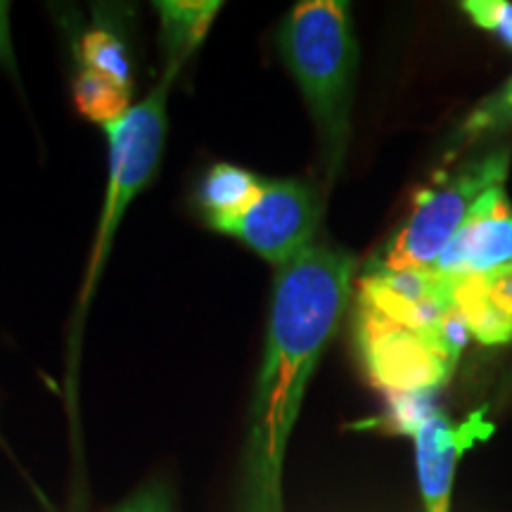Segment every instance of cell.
Listing matches in <instances>:
<instances>
[{
	"label": "cell",
	"instance_id": "cell-1",
	"mask_svg": "<svg viewBox=\"0 0 512 512\" xmlns=\"http://www.w3.org/2000/svg\"><path fill=\"white\" fill-rule=\"evenodd\" d=\"M275 43L309 107L325 171L332 181L349 147L358 67L349 5L342 0H306L294 5L280 22Z\"/></svg>",
	"mask_w": 512,
	"mask_h": 512
},
{
	"label": "cell",
	"instance_id": "cell-2",
	"mask_svg": "<svg viewBox=\"0 0 512 512\" xmlns=\"http://www.w3.org/2000/svg\"><path fill=\"white\" fill-rule=\"evenodd\" d=\"M178 72H181V67L164 64L162 79L145 95V100L133 105L119 121L102 128L107 136V190L105 200H102L91 254H88L86 273H83L79 304H76L72 325V356L79 354L83 320H86V313L91 309L93 292L100 283L102 268L107 266V259H110L121 219L126 216L131 202L138 197V192L147 188V183L155 178L159 169L166 140V100H169V91L174 86Z\"/></svg>",
	"mask_w": 512,
	"mask_h": 512
},
{
	"label": "cell",
	"instance_id": "cell-3",
	"mask_svg": "<svg viewBox=\"0 0 512 512\" xmlns=\"http://www.w3.org/2000/svg\"><path fill=\"white\" fill-rule=\"evenodd\" d=\"M510 145H489L477 150L448 174L437 176L430 188L418 192L411 214L392 240L368 261V273L425 271L432 268L475 214L489 190L505 185L510 171Z\"/></svg>",
	"mask_w": 512,
	"mask_h": 512
},
{
	"label": "cell",
	"instance_id": "cell-4",
	"mask_svg": "<svg viewBox=\"0 0 512 512\" xmlns=\"http://www.w3.org/2000/svg\"><path fill=\"white\" fill-rule=\"evenodd\" d=\"M470 332L453 316L432 330L406 328L356 306V344L375 387L392 394H432L451 380Z\"/></svg>",
	"mask_w": 512,
	"mask_h": 512
},
{
	"label": "cell",
	"instance_id": "cell-5",
	"mask_svg": "<svg viewBox=\"0 0 512 512\" xmlns=\"http://www.w3.org/2000/svg\"><path fill=\"white\" fill-rule=\"evenodd\" d=\"M389 427L413 439L425 512L451 510L453 479L460 458L494 432V425L484 420V411L467 415L463 422H453L434 406L430 394H392Z\"/></svg>",
	"mask_w": 512,
	"mask_h": 512
},
{
	"label": "cell",
	"instance_id": "cell-6",
	"mask_svg": "<svg viewBox=\"0 0 512 512\" xmlns=\"http://www.w3.org/2000/svg\"><path fill=\"white\" fill-rule=\"evenodd\" d=\"M320 223V197L304 181H264L259 195L223 235L240 240L268 264L280 268L311 247Z\"/></svg>",
	"mask_w": 512,
	"mask_h": 512
},
{
	"label": "cell",
	"instance_id": "cell-7",
	"mask_svg": "<svg viewBox=\"0 0 512 512\" xmlns=\"http://www.w3.org/2000/svg\"><path fill=\"white\" fill-rule=\"evenodd\" d=\"M432 268L451 280L512 271V204L505 185L486 192L472 219L460 228Z\"/></svg>",
	"mask_w": 512,
	"mask_h": 512
},
{
	"label": "cell",
	"instance_id": "cell-8",
	"mask_svg": "<svg viewBox=\"0 0 512 512\" xmlns=\"http://www.w3.org/2000/svg\"><path fill=\"white\" fill-rule=\"evenodd\" d=\"M453 309L479 344L512 342V271L453 280Z\"/></svg>",
	"mask_w": 512,
	"mask_h": 512
},
{
	"label": "cell",
	"instance_id": "cell-9",
	"mask_svg": "<svg viewBox=\"0 0 512 512\" xmlns=\"http://www.w3.org/2000/svg\"><path fill=\"white\" fill-rule=\"evenodd\" d=\"M261 178L249 174L240 166L221 162L214 164L204 174L197 192V202L204 214V221L211 228L223 233L228 223H233L245 211L261 190Z\"/></svg>",
	"mask_w": 512,
	"mask_h": 512
},
{
	"label": "cell",
	"instance_id": "cell-10",
	"mask_svg": "<svg viewBox=\"0 0 512 512\" xmlns=\"http://www.w3.org/2000/svg\"><path fill=\"white\" fill-rule=\"evenodd\" d=\"M505 133H512V76L465 114L448 138L444 162L456 164L458 157L489 147Z\"/></svg>",
	"mask_w": 512,
	"mask_h": 512
},
{
	"label": "cell",
	"instance_id": "cell-11",
	"mask_svg": "<svg viewBox=\"0 0 512 512\" xmlns=\"http://www.w3.org/2000/svg\"><path fill=\"white\" fill-rule=\"evenodd\" d=\"M162 19V46L166 64H174L181 67L188 62V57L202 46L204 36L214 22V17L219 15L221 3L216 0H197V3H155Z\"/></svg>",
	"mask_w": 512,
	"mask_h": 512
},
{
	"label": "cell",
	"instance_id": "cell-12",
	"mask_svg": "<svg viewBox=\"0 0 512 512\" xmlns=\"http://www.w3.org/2000/svg\"><path fill=\"white\" fill-rule=\"evenodd\" d=\"M74 102L86 119L98 126H110L131 110V91L105 76L81 69L74 81Z\"/></svg>",
	"mask_w": 512,
	"mask_h": 512
},
{
	"label": "cell",
	"instance_id": "cell-13",
	"mask_svg": "<svg viewBox=\"0 0 512 512\" xmlns=\"http://www.w3.org/2000/svg\"><path fill=\"white\" fill-rule=\"evenodd\" d=\"M81 69L95 72L105 79L117 83V86L131 91L133 83V67L128 60V50L117 34L110 29H91L86 31L79 43Z\"/></svg>",
	"mask_w": 512,
	"mask_h": 512
},
{
	"label": "cell",
	"instance_id": "cell-14",
	"mask_svg": "<svg viewBox=\"0 0 512 512\" xmlns=\"http://www.w3.org/2000/svg\"><path fill=\"white\" fill-rule=\"evenodd\" d=\"M460 10L486 34H494L512 48V3L508 0H465Z\"/></svg>",
	"mask_w": 512,
	"mask_h": 512
},
{
	"label": "cell",
	"instance_id": "cell-15",
	"mask_svg": "<svg viewBox=\"0 0 512 512\" xmlns=\"http://www.w3.org/2000/svg\"><path fill=\"white\" fill-rule=\"evenodd\" d=\"M114 512H171V503L162 486H147L121 503Z\"/></svg>",
	"mask_w": 512,
	"mask_h": 512
},
{
	"label": "cell",
	"instance_id": "cell-16",
	"mask_svg": "<svg viewBox=\"0 0 512 512\" xmlns=\"http://www.w3.org/2000/svg\"><path fill=\"white\" fill-rule=\"evenodd\" d=\"M0 64H3L10 74L17 76L15 50H12L10 38V5L3 3V0H0Z\"/></svg>",
	"mask_w": 512,
	"mask_h": 512
}]
</instances>
